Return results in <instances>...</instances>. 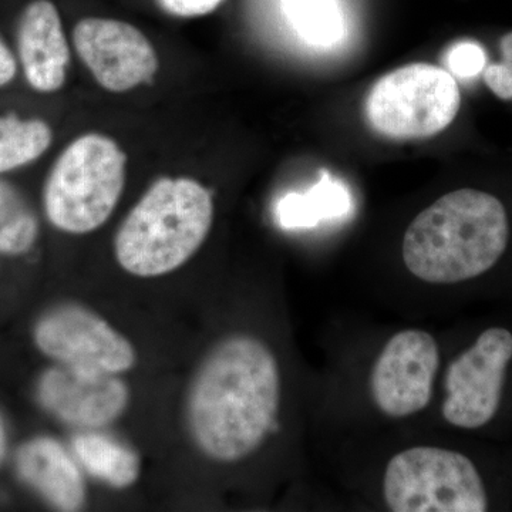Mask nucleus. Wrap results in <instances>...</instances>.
I'll return each instance as SVG.
<instances>
[{
  "instance_id": "nucleus-17",
  "label": "nucleus",
  "mask_w": 512,
  "mask_h": 512,
  "mask_svg": "<svg viewBox=\"0 0 512 512\" xmlns=\"http://www.w3.org/2000/svg\"><path fill=\"white\" fill-rule=\"evenodd\" d=\"M286 18L305 42L335 45L345 35V20L338 0H281Z\"/></svg>"
},
{
  "instance_id": "nucleus-21",
  "label": "nucleus",
  "mask_w": 512,
  "mask_h": 512,
  "mask_svg": "<svg viewBox=\"0 0 512 512\" xmlns=\"http://www.w3.org/2000/svg\"><path fill=\"white\" fill-rule=\"evenodd\" d=\"M18 74V62L12 50L0 36V87L8 86Z\"/></svg>"
},
{
  "instance_id": "nucleus-3",
  "label": "nucleus",
  "mask_w": 512,
  "mask_h": 512,
  "mask_svg": "<svg viewBox=\"0 0 512 512\" xmlns=\"http://www.w3.org/2000/svg\"><path fill=\"white\" fill-rule=\"evenodd\" d=\"M214 222V200L192 178L157 180L128 212L114 238L121 269L137 278L177 271L200 251Z\"/></svg>"
},
{
  "instance_id": "nucleus-4",
  "label": "nucleus",
  "mask_w": 512,
  "mask_h": 512,
  "mask_svg": "<svg viewBox=\"0 0 512 512\" xmlns=\"http://www.w3.org/2000/svg\"><path fill=\"white\" fill-rule=\"evenodd\" d=\"M127 156L114 138L84 134L53 164L43 187V207L53 227L90 234L106 224L126 185Z\"/></svg>"
},
{
  "instance_id": "nucleus-2",
  "label": "nucleus",
  "mask_w": 512,
  "mask_h": 512,
  "mask_svg": "<svg viewBox=\"0 0 512 512\" xmlns=\"http://www.w3.org/2000/svg\"><path fill=\"white\" fill-rule=\"evenodd\" d=\"M510 222L503 202L488 192H448L421 211L403 239V261L427 284L470 281L504 255Z\"/></svg>"
},
{
  "instance_id": "nucleus-9",
  "label": "nucleus",
  "mask_w": 512,
  "mask_h": 512,
  "mask_svg": "<svg viewBox=\"0 0 512 512\" xmlns=\"http://www.w3.org/2000/svg\"><path fill=\"white\" fill-rule=\"evenodd\" d=\"M439 367V345L430 333L419 329L396 333L377 357L370 376L377 409L393 419L426 409Z\"/></svg>"
},
{
  "instance_id": "nucleus-6",
  "label": "nucleus",
  "mask_w": 512,
  "mask_h": 512,
  "mask_svg": "<svg viewBox=\"0 0 512 512\" xmlns=\"http://www.w3.org/2000/svg\"><path fill=\"white\" fill-rule=\"evenodd\" d=\"M383 495L394 512H484L488 495L470 458L440 447H413L387 464Z\"/></svg>"
},
{
  "instance_id": "nucleus-7",
  "label": "nucleus",
  "mask_w": 512,
  "mask_h": 512,
  "mask_svg": "<svg viewBox=\"0 0 512 512\" xmlns=\"http://www.w3.org/2000/svg\"><path fill=\"white\" fill-rule=\"evenodd\" d=\"M33 340L59 365L120 375L137 363L133 343L82 303L64 302L47 309L37 319Z\"/></svg>"
},
{
  "instance_id": "nucleus-16",
  "label": "nucleus",
  "mask_w": 512,
  "mask_h": 512,
  "mask_svg": "<svg viewBox=\"0 0 512 512\" xmlns=\"http://www.w3.org/2000/svg\"><path fill=\"white\" fill-rule=\"evenodd\" d=\"M53 143V130L40 119L0 117V174L35 163Z\"/></svg>"
},
{
  "instance_id": "nucleus-22",
  "label": "nucleus",
  "mask_w": 512,
  "mask_h": 512,
  "mask_svg": "<svg viewBox=\"0 0 512 512\" xmlns=\"http://www.w3.org/2000/svg\"><path fill=\"white\" fill-rule=\"evenodd\" d=\"M6 453H8V430H6L5 420L0 414V464L5 460Z\"/></svg>"
},
{
  "instance_id": "nucleus-11",
  "label": "nucleus",
  "mask_w": 512,
  "mask_h": 512,
  "mask_svg": "<svg viewBox=\"0 0 512 512\" xmlns=\"http://www.w3.org/2000/svg\"><path fill=\"white\" fill-rule=\"evenodd\" d=\"M36 396L47 413L84 430L109 426L130 402V390L117 375L64 365L40 376Z\"/></svg>"
},
{
  "instance_id": "nucleus-13",
  "label": "nucleus",
  "mask_w": 512,
  "mask_h": 512,
  "mask_svg": "<svg viewBox=\"0 0 512 512\" xmlns=\"http://www.w3.org/2000/svg\"><path fill=\"white\" fill-rule=\"evenodd\" d=\"M16 473L57 511H80L87 490L82 471L62 444L50 437H36L20 446L15 457Z\"/></svg>"
},
{
  "instance_id": "nucleus-8",
  "label": "nucleus",
  "mask_w": 512,
  "mask_h": 512,
  "mask_svg": "<svg viewBox=\"0 0 512 512\" xmlns=\"http://www.w3.org/2000/svg\"><path fill=\"white\" fill-rule=\"evenodd\" d=\"M511 360L510 330H484L474 345L447 367V396L441 407L444 420L466 430L480 429L490 423L500 409Z\"/></svg>"
},
{
  "instance_id": "nucleus-20",
  "label": "nucleus",
  "mask_w": 512,
  "mask_h": 512,
  "mask_svg": "<svg viewBox=\"0 0 512 512\" xmlns=\"http://www.w3.org/2000/svg\"><path fill=\"white\" fill-rule=\"evenodd\" d=\"M224 0H157L160 8L178 18H197L214 12Z\"/></svg>"
},
{
  "instance_id": "nucleus-1",
  "label": "nucleus",
  "mask_w": 512,
  "mask_h": 512,
  "mask_svg": "<svg viewBox=\"0 0 512 512\" xmlns=\"http://www.w3.org/2000/svg\"><path fill=\"white\" fill-rule=\"evenodd\" d=\"M281 370L255 336L221 339L202 359L185 400V424L195 447L217 463L254 454L275 430Z\"/></svg>"
},
{
  "instance_id": "nucleus-10",
  "label": "nucleus",
  "mask_w": 512,
  "mask_h": 512,
  "mask_svg": "<svg viewBox=\"0 0 512 512\" xmlns=\"http://www.w3.org/2000/svg\"><path fill=\"white\" fill-rule=\"evenodd\" d=\"M73 45L100 87L126 93L153 80L160 67L156 47L123 20L86 18L73 29Z\"/></svg>"
},
{
  "instance_id": "nucleus-23",
  "label": "nucleus",
  "mask_w": 512,
  "mask_h": 512,
  "mask_svg": "<svg viewBox=\"0 0 512 512\" xmlns=\"http://www.w3.org/2000/svg\"><path fill=\"white\" fill-rule=\"evenodd\" d=\"M504 62H507L512 67V56H503Z\"/></svg>"
},
{
  "instance_id": "nucleus-15",
  "label": "nucleus",
  "mask_w": 512,
  "mask_h": 512,
  "mask_svg": "<svg viewBox=\"0 0 512 512\" xmlns=\"http://www.w3.org/2000/svg\"><path fill=\"white\" fill-rule=\"evenodd\" d=\"M349 207L346 188L325 174L308 194H289L282 198L276 215L285 228L313 227L322 218L340 217Z\"/></svg>"
},
{
  "instance_id": "nucleus-5",
  "label": "nucleus",
  "mask_w": 512,
  "mask_h": 512,
  "mask_svg": "<svg viewBox=\"0 0 512 512\" xmlns=\"http://www.w3.org/2000/svg\"><path fill=\"white\" fill-rule=\"evenodd\" d=\"M460 87L448 70L412 63L380 77L366 97L367 123L380 136L416 140L436 136L456 120Z\"/></svg>"
},
{
  "instance_id": "nucleus-14",
  "label": "nucleus",
  "mask_w": 512,
  "mask_h": 512,
  "mask_svg": "<svg viewBox=\"0 0 512 512\" xmlns=\"http://www.w3.org/2000/svg\"><path fill=\"white\" fill-rule=\"evenodd\" d=\"M72 447L84 470L110 487L123 490L140 477L141 461L136 451L106 434L83 431L74 436Z\"/></svg>"
},
{
  "instance_id": "nucleus-18",
  "label": "nucleus",
  "mask_w": 512,
  "mask_h": 512,
  "mask_svg": "<svg viewBox=\"0 0 512 512\" xmlns=\"http://www.w3.org/2000/svg\"><path fill=\"white\" fill-rule=\"evenodd\" d=\"M39 220L18 188L0 181V254L25 255L39 238Z\"/></svg>"
},
{
  "instance_id": "nucleus-19",
  "label": "nucleus",
  "mask_w": 512,
  "mask_h": 512,
  "mask_svg": "<svg viewBox=\"0 0 512 512\" xmlns=\"http://www.w3.org/2000/svg\"><path fill=\"white\" fill-rule=\"evenodd\" d=\"M487 56L483 47L474 42H460L447 53L448 72L460 79H473L484 72Z\"/></svg>"
},
{
  "instance_id": "nucleus-12",
  "label": "nucleus",
  "mask_w": 512,
  "mask_h": 512,
  "mask_svg": "<svg viewBox=\"0 0 512 512\" xmlns=\"http://www.w3.org/2000/svg\"><path fill=\"white\" fill-rule=\"evenodd\" d=\"M18 53L29 86L55 93L66 83L70 49L59 10L50 0H33L20 16Z\"/></svg>"
}]
</instances>
